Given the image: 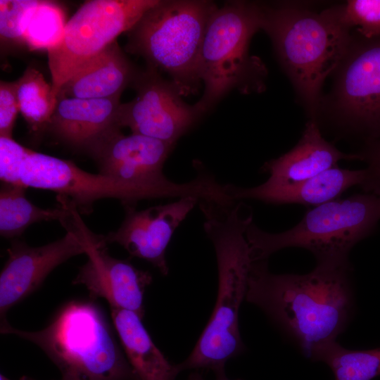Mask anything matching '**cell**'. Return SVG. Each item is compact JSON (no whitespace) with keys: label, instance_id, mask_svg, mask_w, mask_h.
<instances>
[{"label":"cell","instance_id":"cell-16","mask_svg":"<svg viewBox=\"0 0 380 380\" xmlns=\"http://www.w3.org/2000/svg\"><path fill=\"white\" fill-rule=\"evenodd\" d=\"M365 170H350L338 166L313 177L290 184L270 185L265 182L255 187L243 188L224 184L227 194L234 201L255 199L270 204L298 203L319 205L336 199L355 185H362Z\"/></svg>","mask_w":380,"mask_h":380},{"label":"cell","instance_id":"cell-20","mask_svg":"<svg viewBox=\"0 0 380 380\" xmlns=\"http://www.w3.org/2000/svg\"><path fill=\"white\" fill-rule=\"evenodd\" d=\"M26 187L2 182L0 190V234L11 239L21 234L31 224L41 221L62 220L70 213L66 198L58 196L59 205L42 208L29 201Z\"/></svg>","mask_w":380,"mask_h":380},{"label":"cell","instance_id":"cell-18","mask_svg":"<svg viewBox=\"0 0 380 380\" xmlns=\"http://www.w3.org/2000/svg\"><path fill=\"white\" fill-rule=\"evenodd\" d=\"M341 160H360L357 154L341 152L322 136L315 121L306 125L303 134L288 153L267 162L262 167L270 185L297 183L338 166Z\"/></svg>","mask_w":380,"mask_h":380},{"label":"cell","instance_id":"cell-7","mask_svg":"<svg viewBox=\"0 0 380 380\" xmlns=\"http://www.w3.org/2000/svg\"><path fill=\"white\" fill-rule=\"evenodd\" d=\"M263 7L232 1L212 13L204 33L198 64L204 91L195 106L201 115L227 91L263 76L264 67L250 57L248 45L262 28Z\"/></svg>","mask_w":380,"mask_h":380},{"label":"cell","instance_id":"cell-13","mask_svg":"<svg viewBox=\"0 0 380 380\" xmlns=\"http://www.w3.org/2000/svg\"><path fill=\"white\" fill-rule=\"evenodd\" d=\"M197 203V198L185 197L141 210L126 208L121 225L106 236V240L120 244L132 256L148 261L163 275H167V247L177 228Z\"/></svg>","mask_w":380,"mask_h":380},{"label":"cell","instance_id":"cell-26","mask_svg":"<svg viewBox=\"0 0 380 380\" xmlns=\"http://www.w3.org/2000/svg\"><path fill=\"white\" fill-rule=\"evenodd\" d=\"M27 149L13 137H0V178L2 182L20 185V168Z\"/></svg>","mask_w":380,"mask_h":380},{"label":"cell","instance_id":"cell-11","mask_svg":"<svg viewBox=\"0 0 380 380\" xmlns=\"http://www.w3.org/2000/svg\"><path fill=\"white\" fill-rule=\"evenodd\" d=\"M131 87L136 96L120 103L117 115L120 128L128 127L132 133L174 145L201 115L194 105L182 100L176 85L156 69L140 70Z\"/></svg>","mask_w":380,"mask_h":380},{"label":"cell","instance_id":"cell-6","mask_svg":"<svg viewBox=\"0 0 380 380\" xmlns=\"http://www.w3.org/2000/svg\"><path fill=\"white\" fill-rule=\"evenodd\" d=\"M207 1H160L127 32L125 50L147 67L167 73L182 96L196 92L199 56L208 20L216 8Z\"/></svg>","mask_w":380,"mask_h":380},{"label":"cell","instance_id":"cell-25","mask_svg":"<svg viewBox=\"0 0 380 380\" xmlns=\"http://www.w3.org/2000/svg\"><path fill=\"white\" fill-rule=\"evenodd\" d=\"M331 8L346 29L367 38L380 36V0H350Z\"/></svg>","mask_w":380,"mask_h":380},{"label":"cell","instance_id":"cell-28","mask_svg":"<svg viewBox=\"0 0 380 380\" xmlns=\"http://www.w3.org/2000/svg\"><path fill=\"white\" fill-rule=\"evenodd\" d=\"M367 164L365 178L361 186L367 193L380 197V139L367 141L364 149L357 153Z\"/></svg>","mask_w":380,"mask_h":380},{"label":"cell","instance_id":"cell-23","mask_svg":"<svg viewBox=\"0 0 380 380\" xmlns=\"http://www.w3.org/2000/svg\"><path fill=\"white\" fill-rule=\"evenodd\" d=\"M68 20L64 8L52 1H40L24 34L30 51H46L56 46L63 35Z\"/></svg>","mask_w":380,"mask_h":380},{"label":"cell","instance_id":"cell-10","mask_svg":"<svg viewBox=\"0 0 380 380\" xmlns=\"http://www.w3.org/2000/svg\"><path fill=\"white\" fill-rule=\"evenodd\" d=\"M60 222L66 229L61 239L37 247L13 241L8 248V259L0 274L1 325L8 323V311L34 292L57 266L86 254L96 234L85 225L78 210L70 206L69 215Z\"/></svg>","mask_w":380,"mask_h":380},{"label":"cell","instance_id":"cell-19","mask_svg":"<svg viewBox=\"0 0 380 380\" xmlns=\"http://www.w3.org/2000/svg\"><path fill=\"white\" fill-rule=\"evenodd\" d=\"M111 310V318L125 355L139 380H175L172 364L153 343L141 318L126 310Z\"/></svg>","mask_w":380,"mask_h":380},{"label":"cell","instance_id":"cell-9","mask_svg":"<svg viewBox=\"0 0 380 380\" xmlns=\"http://www.w3.org/2000/svg\"><path fill=\"white\" fill-rule=\"evenodd\" d=\"M334 71L333 103L342 122L367 141L380 139V36L350 34Z\"/></svg>","mask_w":380,"mask_h":380},{"label":"cell","instance_id":"cell-5","mask_svg":"<svg viewBox=\"0 0 380 380\" xmlns=\"http://www.w3.org/2000/svg\"><path fill=\"white\" fill-rule=\"evenodd\" d=\"M379 220L380 197L365 192L317 205L281 233L264 232L252 222L246 238L253 262L267 260L285 248L298 247L310 251L318 265L350 267V250L373 232Z\"/></svg>","mask_w":380,"mask_h":380},{"label":"cell","instance_id":"cell-27","mask_svg":"<svg viewBox=\"0 0 380 380\" xmlns=\"http://www.w3.org/2000/svg\"><path fill=\"white\" fill-rule=\"evenodd\" d=\"M19 111L16 82H0V137H12Z\"/></svg>","mask_w":380,"mask_h":380},{"label":"cell","instance_id":"cell-21","mask_svg":"<svg viewBox=\"0 0 380 380\" xmlns=\"http://www.w3.org/2000/svg\"><path fill=\"white\" fill-rule=\"evenodd\" d=\"M310 359L326 363L335 380H372L380 375V348L350 350L333 341L316 348Z\"/></svg>","mask_w":380,"mask_h":380},{"label":"cell","instance_id":"cell-22","mask_svg":"<svg viewBox=\"0 0 380 380\" xmlns=\"http://www.w3.org/2000/svg\"><path fill=\"white\" fill-rule=\"evenodd\" d=\"M15 82L19 111L30 129L34 132L47 129L58 102L51 84L33 68H27Z\"/></svg>","mask_w":380,"mask_h":380},{"label":"cell","instance_id":"cell-24","mask_svg":"<svg viewBox=\"0 0 380 380\" xmlns=\"http://www.w3.org/2000/svg\"><path fill=\"white\" fill-rule=\"evenodd\" d=\"M39 0H0L1 53L25 46L24 34Z\"/></svg>","mask_w":380,"mask_h":380},{"label":"cell","instance_id":"cell-17","mask_svg":"<svg viewBox=\"0 0 380 380\" xmlns=\"http://www.w3.org/2000/svg\"><path fill=\"white\" fill-rule=\"evenodd\" d=\"M139 70L117 40L83 63L61 87L57 97L101 99L120 97Z\"/></svg>","mask_w":380,"mask_h":380},{"label":"cell","instance_id":"cell-15","mask_svg":"<svg viewBox=\"0 0 380 380\" xmlns=\"http://www.w3.org/2000/svg\"><path fill=\"white\" fill-rule=\"evenodd\" d=\"M47 126L63 141L87 151L118 129L120 97L85 99L57 97Z\"/></svg>","mask_w":380,"mask_h":380},{"label":"cell","instance_id":"cell-12","mask_svg":"<svg viewBox=\"0 0 380 380\" xmlns=\"http://www.w3.org/2000/svg\"><path fill=\"white\" fill-rule=\"evenodd\" d=\"M20 185L50 190L68 198L80 212H89L97 200L112 198L126 208L146 199L134 187L113 177L86 172L71 161L27 148L20 175Z\"/></svg>","mask_w":380,"mask_h":380},{"label":"cell","instance_id":"cell-2","mask_svg":"<svg viewBox=\"0 0 380 380\" xmlns=\"http://www.w3.org/2000/svg\"><path fill=\"white\" fill-rule=\"evenodd\" d=\"M200 208L205 216L204 231L216 254L217 300L194 350L177 368L179 372L209 369L219 375L225 373L226 362L245 349L238 317L253 264L246 238L253 213L241 201L229 205H206Z\"/></svg>","mask_w":380,"mask_h":380},{"label":"cell","instance_id":"cell-30","mask_svg":"<svg viewBox=\"0 0 380 380\" xmlns=\"http://www.w3.org/2000/svg\"><path fill=\"white\" fill-rule=\"evenodd\" d=\"M0 380H11V379L6 378V377L4 375H3V374H1V375H0Z\"/></svg>","mask_w":380,"mask_h":380},{"label":"cell","instance_id":"cell-29","mask_svg":"<svg viewBox=\"0 0 380 380\" xmlns=\"http://www.w3.org/2000/svg\"><path fill=\"white\" fill-rule=\"evenodd\" d=\"M186 380H204L202 374L198 372V370H196V372H191ZM215 380H232L227 377L226 374H222L220 375L215 376ZM234 380H241V379H234Z\"/></svg>","mask_w":380,"mask_h":380},{"label":"cell","instance_id":"cell-14","mask_svg":"<svg viewBox=\"0 0 380 380\" xmlns=\"http://www.w3.org/2000/svg\"><path fill=\"white\" fill-rule=\"evenodd\" d=\"M106 244L104 236L96 234L86 253L87 261L72 284L84 285L92 298L105 299L110 309L132 311L143 319L144 294L152 277L128 260L110 255Z\"/></svg>","mask_w":380,"mask_h":380},{"label":"cell","instance_id":"cell-4","mask_svg":"<svg viewBox=\"0 0 380 380\" xmlns=\"http://www.w3.org/2000/svg\"><path fill=\"white\" fill-rule=\"evenodd\" d=\"M261 29L270 36L283 68L313 113L322 84L346 53L350 30L331 8L317 13L292 6L263 7Z\"/></svg>","mask_w":380,"mask_h":380},{"label":"cell","instance_id":"cell-3","mask_svg":"<svg viewBox=\"0 0 380 380\" xmlns=\"http://www.w3.org/2000/svg\"><path fill=\"white\" fill-rule=\"evenodd\" d=\"M1 332L39 346L59 369L61 380H139L93 301L68 303L41 330L23 331L7 323Z\"/></svg>","mask_w":380,"mask_h":380},{"label":"cell","instance_id":"cell-1","mask_svg":"<svg viewBox=\"0 0 380 380\" xmlns=\"http://www.w3.org/2000/svg\"><path fill=\"white\" fill-rule=\"evenodd\" d=\"M350 267L317 265L305 274H276L267 260L253 262L246 300L262 309L310 358L336 341L353 308Z\"/></svg>","mask_w":380,"mask_h":380},{"label":"cell","instance_id":"cell-8","mask_svg":"<svg viewBox=\"0 0 380 380\" xmlns=\"http://www.w3.org/2000/svg\"><path fill=\"white\" fill-rule=\"evenodd\" d=\"M159 0H90L68 20L59 43L49 50L53 94L86 61L128 32Z\"/></svg>","mask_w":380,"mask_h":380}]
</instances>
